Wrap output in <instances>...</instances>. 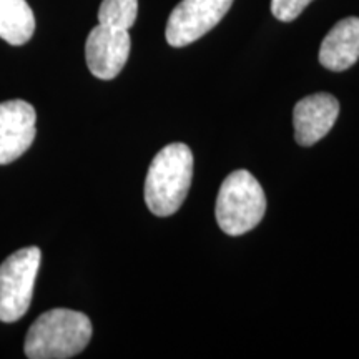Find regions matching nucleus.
Segmentation results:
<instances>
[{"label":"nucleus","instance_id":"f257e3e1","mask_svg":"<svg viewBox=\"0 0 359 359\" xmlns=\"http://www.w3.org/2000/svg\"><path fill=\"white\" fill-rule=\"evenodd\" d=\"M87 314L57 308L40 314L25 336L24 351L30 359H67L82 353L92 339Z\"/></svg>","mask_w":359,"mask_h":359},{"label":"nucleus","instance_id":"f03ea898","mask_svg":"<svg viewBox=\"0 0 359 359\" xmlns=\"http://www.w3.org/2000/svg\"><path fill=\"white\" fill-rule=\"evenodd\" d=\"M193 154L185 143H170L151 160L145 180V203L156 217L177 213L191 187Z\"/></svg>","mask_w":359,"mask_h":359},{"label":"nucleus","instance_id":"7ed1b4c3","mask_svg":"<svg viewBox=\"0 0 359 359\" xmlns=\"http://www.w3.org/2000/svg\"><path fill=\"white\" fill-rule=\"evenodd\" d=\"M266 212V196L257 178L246 170H236L223 180L215 217L223 233L240 236L262 223Z\"/></svg>","mask_w":359,"mask_h":359},{"label":"nucleus","instance_id":"20e7f679","mask_svg":"<svg viewBox=\"0 0 359 359\" xmlns=\"http://www.w3.org/2000/svg\"><path fill=\"white\" fill-rule=\"evenodd\" d=\"M42 251L27 246L0 264V321L15 323L29 311Z\"/></svg>","mask_w":359,"mask_h":359},{"label":"nucleus","instance_id":"39448f33","mask_svg":"<svg viewBox=\"0 0 359 359\" xmlns=\"http://www.w3.org/2000/svg\"><path fill=\"white\" fill-rule=\"evenodd\" d=\"M233 0H182L170 13L167 24V42L172 47H187L217 27Z\"/></svg>","mask_w":359,"mask_h":359},{"label":"nucleus","instance_id":"423d86ee","mask_svg":"<svg viewBox=\"0 0 359 359\" xmlns=\"http://www.w3.org/2000/svg\"><path fill=\"white\" fill-rule=\"evenodd\" d=\"M132 39L128 30L111 29L98 24L90 30L85 43V60L93 77L100 80L115 79L127 64Z\"/></svg>","mask_w":359,"mask_h":359},{"label":"nucleus","instance_id":"0eeeda50","mask_svg":"<svg viewBox=\"0 0 359 359\" xmlns=\"http://www.w3.org/2000/svg\"><path fill=\"white\" fill-rule=\"evenodd\" d=\"M37 114L25 100L0 103V165H8L29 150L35 140Z\"/></svg>","mask_w":359,"mask_h":359},{"label":"nucleus","instance_id":"6e6552de","mask_svg":"<svg viewBox=\"0 0 359 359\" xmlns=\"http://www.w3.org/2000/svg\"><path fill=\"white\" fill-rule=\"evenodd\" d=\"M339 115V102L330 93H314L296 103L293 111L294 138L311 147L331 132Z\"/></svg>","mask_w":359,"mask_h":359},{"label":"nucleus","instance_id":"1a4fd4ad","mask_svg":"<svg viewBox=\"0 0 359 359\" xmlns=\"http://www.w3.org/2000/svg\"><path fill=\"white\" fill-rule=\"evenodd\" d=\"M359 60V17L339 20L323 39L320 64L326 70L344 72Z\"/></svg>","mask_w":359,"mask_h":359},{"label":"nucleus","instance_id":"9d476101","mask_svg":"<svg viewBox=\"0 0 359 359\" xmlns=\"http://www.w3.org/2000/svg\"><path fill=\"white\" fill-rule=\"evenodd\" d=\"M35 32V17L27 0H0V39L24 45Z\"/></svg>","mask_w":359,"mask_h":359},{"label":"nucleus","instance_id":"9b49d317","mask_svg":"<svg viewBox=\"0 0 359 359\" xmlns=\"http://www.w3.org/2000/svg\"><path fill=\"white\" fill-rule=\"evenodd\" d=\"M138 0H103L98 8V24L130 30L137 20Z\"/></svg>","mask_w":359,"mask_h":359},{"label":"nucleus","instance_id":"f8f14e48","mask_svg":"<svg viewBox=\"0 0 359 359\" xmlns=\"http://www.w3.org/2000/svg\"><path fill=\"white\" fill-rule=\"evenodd\" d=\"M313 0H271V13L281 22H293Z\"/></svg>","mask_w":359,"mask_h":359}]
</instances>
